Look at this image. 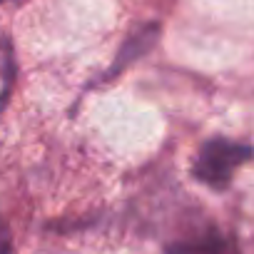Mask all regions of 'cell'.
<instances>
[{"label":"cell","mask_w":254,"mask_h":254,"mask_svg":"<svg viewBox=\"0 0 254 254\" xmlns=\"http://www.w3.org/2000/svg\"><path fill=\"white\" fill-rule=\"evenodd\" d=\"M252 160V145L227 137H209L192 160V177L209 190H227L234 172Z\"/></svg>","instance_id":"obj_1"},{"label":"cell","mask_w":254,"mask_h":254,"mask_svg":"<svg viewBox=\"0 0 254 254\" xmlns=\"http://www.w3.org/2000/svg\"><path fill=\"white\" fill-rule=\"evenodd\" d=\"M165 254H242L237 234L219 232L217 227H204L192 237L167 244Z\"/></svg>","instance_id":"obj_2"},{"label":"cell","mask_w":254,"mask_h":254,"mask_svg":"<svg viewBox=\"0 0 254 254\" xmlns=\"http://www.w3.org/2000/svg\"><path fill=\"white\" fill-rule=\"evenodd\" d=\"M160 40V23H145L140 28H135L130 35L125 38V43L120 45L112 65L102 72V82L107 80H115L125 67H130L135 60H140L142 55H147Z\"/></svg>","instance_id":"obj_3"},{"label":"cell","mask_w":254,"mask_h":254,"mask_svg":"<svg viewBox=\"0 0 254 254\" xmlns=\"http://www.w3.org/2000/svg\"><path fill=\"white\" fill-rule=\"evenodd\" d=\"M15 50H13V43L10 38L0 30V77H3V87H0V110L5 107L8 102V95H10V87L15 82Z\"/></svg>","instance_id":"obj_4"},{"label":"cell","mask_w":254,"mask_h":254,"mask_svg":"<svg viewBox=\"0 0 254 254\" xmlns=\"http://www.w3.org/2000/svg\"><path fill=\"white\" fill-rule=\"evenodd\" d=\"M0 254H13V232L5 219H0Z\"/></svg>","instance_id":"obj_5"},{"label":"cell","mask_w":254,"mask_h":254,"mask_svg":"<svg viewBox=\"0 0 254 254\" xmlns=\"http://www.w3.org/2000/svg\"><path fill=\"white\" fill-rule=\"evenodd\" d=\"M0 3H3V0H0Z\"/></svg>","instance_id":"obj_6"}]
</instances>
